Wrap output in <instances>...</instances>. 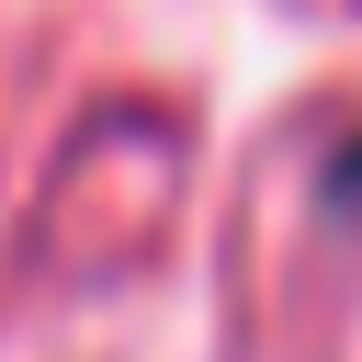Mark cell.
I'll list each match as a JSON object with an SVG mask.
<instances>
[{
	"instance_id": "cell-1",
	"label": "cell",
	"mask_w": 362,
	"mask_h": 362,
	"mask_svg": "<svg viewBox=\"0 0 362 362\" xmlns=\"http://www.w3.org/2000/svg\"><path fill=\"white\" fill-rule=\"evenodd\" d=\"M317 192H328V215H339V226H362V136L328 158V181H317Z\"/></svg>"
}]
</instances>
